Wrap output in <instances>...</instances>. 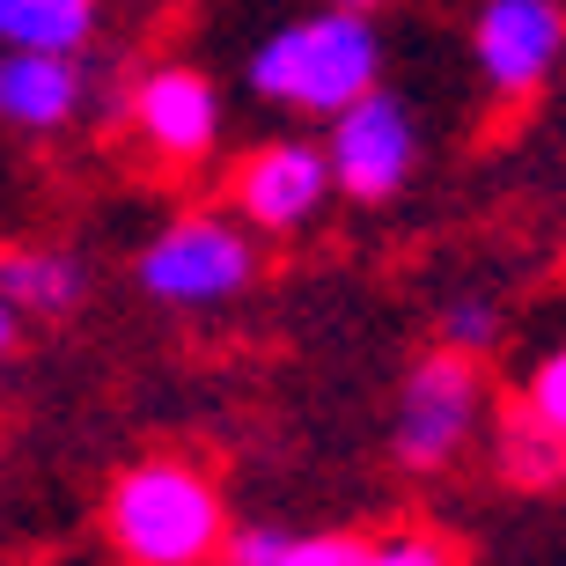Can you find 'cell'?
<instances>
[{"instance_id":"8992f818","label":"cell","mask_w":566,"mask_h":566,"mask_svg":"<svg viewBox=\"0 0 566 566\" xmlns=\"http://www.w3.org/2000/svg\"><path fill=\"white\" fill-rule=\"evenodd\" d=\"M332 191H338L332 163H324V147H310V140H265V147H251V155H235V169H229V199H235V213H243V229H258V235L310 229Z\"/></svg>"},{"instance_id":"30bf717a","label":"cell","mask_w":566,"mask_h":566,"mask_svg":"<svg viewBox=\"0 0 566 566\" xmlns=\"http://www.w3.org/2000/svg\"><path fill=\"white\" fill-rule=\"evenodd\" d=\"M0 302L22 324H66L88 302V265L52 243H8L0 251Z\"/></svg>"},{"instance_id":"e0dca14e","label":"cell","mask_w":566,"mask_h":566,"mask_svg":"<svg viewBox=\"0 0 566 566\" xmlns=\"http://www.w3.org/2000/svg\"><path fill=\"white\" fill-rule=\"evenodd\" d=\"M280 552H287V530H273V523H243V530H229L221 559H229V566H280Z\"/></svg>"},{"instance_id":"52a82bcc","label":"cell","mask_w":566,"mask_h":566,"mask_svg":"<svg viewBox=\"0 0 566 566\" xmlns=\"http://www.w3.org/2000/svg\"><path fill=\"white\" fill-rule=\"evenodd\" d=\"M126 111H133L140 147L163 169H199L213 147H221V88H213L199 66H185V60L147 66L140 82H133Z\"/></svg>"},{"instance_id":"4fadbf2b","label":"cell","mask_w":566,"mask_h":566,"mask_svg":"<svg viewBox=\"0 0 566 566\" xmlns=\"http://www.w3.org/2000/svg\"><path fill=\"white\" fill-rule=\"evenodd\" d=\"M441 346H457V354L485 360L501 346V310L485 302V294H457L449 310H441Z\"/></svg>"},{"instance_id":"9c48e42d","label":"cell","mask_w":566,"mask_h":566,"mask_svg":"<svg viewBox=\"0 0 566 566\" xmlns=\"http://www.w3.org/2000/svg\"><path fill=\"white\" fill-rule=\"evenodd\" d=\"M88 104L82 52H15L0 44V126L8 133H60Z\"/></svg>"},{"instance_id":"d6986e66","label":"cell","mask_w":566,"mask_h":566,"mask_svg":"<svg viewBox=\"0 0 566 566\" xmlns=\"http://www.w3.org/2000/svg\"><path fill=\"white\" fill-rule=\"evenodd\" d=\"M332 8H354V15H376L382 0H332Z\"/></svg>"},{"instance_id":"277c9868","label":"cell","mask_w":566,"mask_h":566,"mask_svg":"<svg viewBox=\"0 0 566 566\" xmlns=\"http://www.w3.org/2000/svg\"><path fill=\"white\" fill-rule=\"evenodd\" d=\"M479 412H485V376L479 360L457 354V346H441L427 354L398 390V412H390V449H398L405 471H449V463L471 449L479 434Z\"/></svg>"},{"instance_id":"9a60e30c","label":"cell","mask_w":566,"mask_h":566,"mask_svg":"<svg viewBox=\"0 0 566 566\" xmlns=\"http://www.w3.org/2000/svg\"><path fill=\"white\" fill-rule=\"evenodd\" d=\"M523 405H530V412H537V420H545L552 434L566 441V346H552V354L537 360V376H530Z\"/></svg>"},{"instance_id":"5b68a950","label":"cell","mask_w":566,"mask_h":566,"mask_svg":"<svg viewBox=\"0 0 566 566\" xmlns=\"http://www.w3.org/2000/svg\"><path fill=\"white\" fill-rule=\"evenodd\" d=\"M324 163H332V185L360 207H382L398 199L405 177L420 169V126L412 111L390 96V88H368L332 118V140H324Z\"/></svg>"},{"instance_id":"ac0fdd59","label":"cell","mask_w":566,"mask_h":566,"mask_svg":"<svg viewBox=\"0 0 566 566\" xmlns=\"http://www.w3.org/2000/svg\"><path fill=\"white\" fill-rule=\"evenodd\" d=\"M15 338H22V316H15V310H8V302H0V360L15 354Z\"/></svg>"},{"instance_id":"2e32d148","label":"cell","mask_w":566,"mask_h":566,"mask_svg":"<svg viewBox=\"0 0 566 566\" xmlns=\"http://www.w3.org/2000/svg\"><path fill=\"white\" fill-rule=\"evenodd\" d=\"M360 559H368V545L346 537V530H324V537H294L287 530V552H280V566H360Z\"/></svg>"},{"instance_id":"8fae6325","label":"cell","mask_w":566,"mask_h":566,"mask_svg":"<svg viewBox=\"0 0 566 566\" xmlns=\"http://www.w3.org/2000/svg\"><path fill=\"white\" fill-rule=\"evenodd\" d=\"M96 0H0V44L15 52H88Z\"/></svg>"},{"instance_id":"5bb4252c","label":"cell","mask_w":566,"mask_h":566,"mask_svg":"<svg viewBox=\"0 0 566 566\" xmlns=\"http://www.w3.org/2000/svg\"><path fill=\"white\" fill-rule=\"evenodd\" d=\"M360 566H457V552L441 545L434 530H390V537L368 545V559H360Z\"/></svg>"},{"instance_id":"3957f363","label":"cell","mask_w":566,"mask_h":566,"mask_svg":"<svg viewBox=\"0 0 566 566\" xmlns=\"http://www.w3.org/2000/svg\"><path fill=\"white\" fill-rule=\"evenodd\" d=\"M133 280L163 310H213L258 280V243L229 213H177L169 229L147 235V251L133 258Z\"/></svg>"},{"instance_id":"ba28073f","label":"cell","mask_w":566,"mask_h":566,"mask_svg":"<svg viewBox=\"0 0 566 566\" xmlns=\"http://www.w3.org/2000/svg\"><path fill=\"white\" fill-rule=\"evenodd\" d=\"M566 52V8L559 0H485L471 22V60L493 96H537L552 60Z\"/></svg>"},{"instance_id":"6da1fadb","label":"cell","mask_w":566,"mask_h":566,"mask_svg":"<svg viewBox=\"0 0 566 566\" xmlns=\"http://www.w3.org/2000/svg\"><path fill=\"white\" fill-rule=\"evenodd\" d=\"M104 537L126 566H207L229 545V507L191 457H147L111 479Z\"/></svg>"},{"instance_id":"7a4b0ae2","label":"cell","mask_w":566,"mask_h":566,"mask_svg":"<svg viewBox=\"0 0 566 566\" xmlns=\"http://www.w3.org/2000/svg\"><path fill=\"white\" fill-rule=\"evenodd\" d=\"M376 74H382L376 15H354V8H324V15L280 22L243 60V82L265 104L302 111V118H338L354 96L376 88Z\"/></svg>"},{"instance_id":"7c38bea8","label":"cell","mask_w":566,"mask_h":566,"mask_svg":"<svg viewBox=\"0 0 566 566\" xmlns=\"http://www.w3.org/2000/svg\"><path fill=\"white\" fill-rule=\"evenodd\" d=\"M493 457H501L507 485H530V493H545V485L566 479V441L552 434L530 405H507L501 434H493Z\"/></svg>"}]
</instances>
